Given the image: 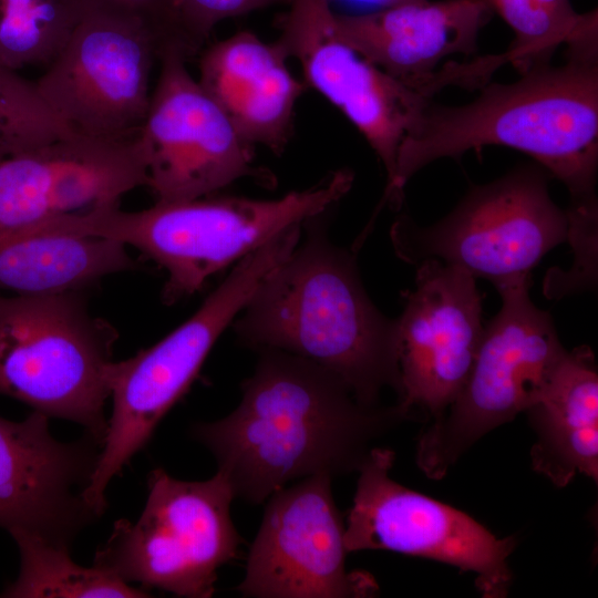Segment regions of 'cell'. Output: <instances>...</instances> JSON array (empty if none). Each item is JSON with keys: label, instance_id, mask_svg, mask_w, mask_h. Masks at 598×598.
<instances>
[{"label": "cell", "instance_id": "obj_1", "mask_svg": "<svg viewBox=\"0 0 598 598\" xmlns=\"http://www.w3.org/2000/svg\"><path fill=\"white\" fill-rule=\"evenodd\" d=\"M241 401L227 416L192 427L235 498L259 505L308 476L358 472L371 443L406 419L399 406H368L333 372L302 357L259 350Z\"/></svg>", "mask_w": 598, "mask_h": 598}, {"label": "cell", "instance_id": "obj_2", "mask_svg": "<svg viewBox=\"0 0 598 598\" xmlns=\"http://www.w3.org/2000/svg\"><path fill=\"white\" fill-rule=\"evenodd\" d=\"M529 155L560 181L570 200L596 196L598 49L566 50V62L528 70L512 83H486L463 105L431 101L405 138L379 205L400 206L410 178L440 158L484 146Z\"/></svg>", "mask_w": 598, "mask_h": 598}, {"label": "cell", "instance_id": "obj_3", "mask_svg": "<svg viewBox=\"0 0 598 598\" xmlns=\"http://www.w3.org/2000/svg\"><path fill=\"white\" fill-rule=\"evenodd\" d=\"M327 213L303 223V240L261 280L233 321L235 333L258 351L320 364L377 406L385 388L400 392L396 319L369 298L354 254L329 239Z\"/></svg>", "mask_w": 598, "mask_h": 598}, {"label": "cell", "instance_id": "obj_4", "mask_svg": "<svg viewBox=\"0 0 598 598\" xmlns=\"http://www.w3.org/2000/svg\"><path fill=\"white\" fill-rule=\"evenodd\" d=\"M353 181L352 171L340 168L276 199L210 195L137 212L107 205L76 216L72 229L133 246L156 261L167 271L162 299L169 305L289 228L331 210Z\"/></svg>", "mask_w": 598, "mask_h": 598}, {"label": "cell", "instance_id": "obj_5", "mask_svg": "<svg viewBox=\"0 0 598 598\" xmlns=\"http://www.w3.org/2000/svg\"><path fill=\"white\" fill-rule=\"evenodd\" d=\"M300 236L301 228L295 226L250 252L184 323L134 357L109 363L105 378L113 411L84 491L99 516L107 506L105 489L113 476L146 445L161 420L187 392L217 339Z\"/></svg>", "mask_w": 598, "mask_h": 598}, {"label": "cell", "instance_id": "obj_6", "mask_svg": "<svg viewBox=\"0 0 598 598\" xmlns=\"http://www.w3.org/2000/svg\"><path fill=\"white\" fill-rule=\"evenodd\" d=\"M116 339L90 313L83 291L0 293V394L75 422L103 445L105 373Z\"/></svg>", "mask_w": 598, "mask_h": 598}, {"label": "cell", "instance_id": "obj_7", "mask_svg": "<svg viewBox=\"0 0 598 598\" xmlns=\"http://www.w3.org/2000/svg\"><path fill=\"white\" fill-rule=\"evenodd\" d=\"M530 282L496 288L502 308L484 327L462 390L420 436L416 464L427 477H444L476 441L526 412L566 357L550 315L529 297Z\"/></svg>", "mask_w": 598, "mask_h": 598}, {"label": "cell", "instance_id": "obj_8", "mask_svg": "<svg viewBox=\"0 0 598 598\" xmlns=\"http://www.w3.org/2000/svg\"><path fill=\"white\" fill-rule=\"evenodd\" d=\"M550 177L536 162L519 165L473 186L434 225L422 227L400 216L391 229L395 252L412 265L440 260L495 288L528 277L547 251L568 238L567 210L550 197Z\"/></svg>", "mask_w": 598, "mask_h": 598}, {"label": "cell", "instance_id": "obj_9", "mask_svg": "<svg viewBox=\"0 0 598 598\" xmlns=\"http://www.w3.org/2000/svg\"><path fill=\"white\" fill-rule=\"evenodd\" d=\"M140 518L116 520L93 565L127 584L178 597L208 598L217 570L238 556L241 538L230 516L235 494L220 473L197 482L153 470Z\"/></svg>", "mask_w": 598, "mask_h": 598}, {"label": "cell", "instance_id": "obj_10", "mask_svg": "<svg viewBox=\"0 0 598 598\" xmlns=\"http://www.w3.org/2000/svg\"><path fill=\"white\" fill-rule=\"evenodd\" d=\"M161 52L159 38L142 20L87 12L34 83L71 132L133 138L148 109L152 70Z\"/></svg>", "mask_w": 598, "mask_h": 598}, {"label": "cell", "instance_id": "obj_11", "mask_svg": "<svg viewBox=\"0 0 598 598\" xmlns=\"http://www.w3.org/2000/svg\"><path fill=\"white\" fill-rule=\"evenodd\" d=\"M393 461L392 450L373 446L358 470L347 551L383 549L437 560L472 571L484 598H505L515 537L498 538L462 511L398 483L390 476Z\"/></svg>", "mask_w": 598, "mask_h": 598}, {"label": "cell", "instance_id": "obj_12", "mask_svg": "<svg viewBox=\"0 0 598 598\" xmlns=\"http://www.w3.org/2000/svg\"><path fill=\"white\" fill-rule=\"evenodd\" d=\"M188 60L167 50L137 134L147 184L156 202H182L215 195L251 177L272 186L275 177L254 165L245 140L215 100L187 69Z\"/></svg>", "mask_w": 598, "mask_h": 598}, {"label": "cell", "instance_id": "obj_13", "mask_svg": "<svg viewBox=\"0 0 598 598\" xmlns=\"http://www.w3.org/2000/svg\"><path fill=\"white\" fill-rule=\"evenodd\" d=\"M331 481L326 474L308 476L266 499L237 586L243 597L358 598L378 592L370 574L346 568V525Z\"/></svg>", "mask_w": 598, "mask_h": 598}, {"label": "cell", "instance_id": "obj_14", "mask_svg": "<svg viewBox=\"0 0 598 598\" xmlns=\"http://www.w3.org/2000/svg\"><path fill=\"white\" fill-rule=\"evenodd\" d=\"M276 41L301 66L303 82L362 134L392 182L400 150L432 97L390 75L340 35L328 0H291Z\"/></svg>", "mask_w": 598, "mask_h": 598}, {"label": "cell", "instance_id": "obj_15", "mask_svg": "<svg viewBox=\"0 0 598 598\" xmlns=\"http://www.w3.org/2000/svg\"><path fill=\"white\" fill-rule=\"evenodd\" d=\"M482 297L475 278L436 259L417 264L415 287L396 318V405L439 419L462 390L480 347Z\"/></svg>", "mask_w": 598, "mask_h": 598}, {"label": "cell", "instance_id": "obj_16", "mask_svg": "<svg viewBox=\"0 0 598 598\" xmlns=\"http://www.w3.org/2000/svg\"><path fill=\"white\" fill-rule=\"evenodd\" d=\"M146 184L137 135L105 140L69 134L0 161V236L120 204L126 193Z\"/></svg>", "mask_w": 598, "mask_h": 598}, {"label": "cell", "instance_id": "obj_17", "mask_svg": "<svg viewBox=\"0 0 598 598\" xmlns=\"http://www.w3.org/2000/svg\"><path fill=\"white\" fill-rule=\"evenodd\" d=\"M102 444L85 432L55 440L49 417L33 411L13 422L0 416V527L70 547L99 515L84 498Z\"/></svg>", "mask_w": 598, "mask_h": 598}, {"label": "cell", "instance_id": "obj_18", "mask_svg": "<svg viewBox=\"0 0 598 598\" xmlns=\"http://www.w3.org/2000/svg\"><path fill=\"white\" fill-rule=\"evenodd\" d=\"M494 10L488 0H415L383 10L337 13L342 39L363 58L420 92L450 84L445 58L473 54Z\"/></svg>", "mask_w": 598, "mask_h": 598}, {"label": "cell", "instance_id": "obj_19", "mask_svg": "<svg viewBox=\"0 0 598 598\" xmlns=\"http://www.w3.org/2000/svg\"><path fill=\"white\" fill-rule=\"evenodd\" d=\"M198 82L254 146L283 153L298 100L308 89L287 66L277 42L239 31L202 50Z\"/></svg>", "mask_w": 598, "mask_h": 598}, {"label": "cell", "instance_id": "obj_20", "mask_svg": "<svg viewBox=\"0 0 598 598\" xmlns=\"http://www.w3.org/2000/svg\"><path fill=\"white\" fill-rule=\"evenodd\" d=\"M536 432L534 471L558 487L576 474L598 480V373L587 346L567 352L539 399L526 411Z\"/></svg>", "mask_w": 598, "mask_h": 598}, {"label": "cell", "instance_id": "obj_21", "mask_svg": "<svg viewBox=\"0 0 598 598\" xmlns=\"http://www.w3.org/2000/svg\"><path fill=\"white\" fill-rule=\"evenodd\" d=\"M136 267L125 246L112 239L44 231L0 236V290L17 295L83 291Z\"/></svg>", "mask_w": 598, "mask_h": 598}, {"label": "cell", "instance_id": "obj_22", "mask_svg": "<svg viewBox=\"0 0 598 598\" xmlns=\"http://www.w3.org/2000/svg\"><path fill=\"white\" fill-rule=\"evenodd\" d=\"M514 32L503 52L519 74L549 64L560 45L566 50L598 47V14L578 13L570 0H488Z\"/></svg>", "mask_w": 598, "mask_h": 598}, {"label": "cell", "instance_id": "obj_23", "mask_svg": "<svg viewBox=\"0 0 598 598\" xmlns=\"http://www.w3.org/2000/svg\"><path fill=\"white\" fill-rule=\"evenodd\" d=\"M20 551L18 578L0 594L10 598L150 597L147 590L96 566L73 561L70 547L52 544L30 533L11 534Z\"/></svg>", "mask_w": 598, "mask_h": 598}, {"label": "cell", "instance_id": "obj_24", "mask_svg": "<svg viewBox=\"0 0 598 598\" xmlns=\"http://www.w3.org/2000/svg\"><path fill=\"white\" fill-rule=\"evenodd\" d=\"M85 14L75 0H0V65L47 66Z\"/></svg>", "mask_w": 598, "mask_h": 598}, {"label": "cell", "instance_id": "obj_25", "mask_svg": "<svg viewBox=\"0 0 598 598\" xmlns=\"http://www.w3.org/2000/svg\"><path fill=\"white\" fill-rule=\"evenodd\" d=\"M85 11L132 17L145 22L162 42V52L175 49L187 60L197 54L182 27L178 0H75ZM161 52V53H162Z\"/></svg>", "mask_w": 598, "mask_h": 598}, {"label": "cell", "instance_id": "obj_26", "mask_svg": "<svg viewBox=\"0 0 598 598\" xmlns=\"http://www.w3.org/2000/svg\"><path fill=\"white\" fill-rule=\"evenodd\" d=\"M291 0H178L184 32L198 55L214 28L225 19L289 4Z\"/></svg>", "mask_w": 598, "mask_h": 598}, {"label": "cell", "instance_id": "obj_27", "mask_svg": "<svg viewBox=\"0 0 598 598\" xmlns=\"http://www.w3.org/2000/svg\"><path fill=\"white\" fill-rule=\"evenodd\" d=\"M337 13L359 14L374 12L415 0H328Z\"/></svg>", "mask_w": 598, "mask_h": 598}]
</instances>
